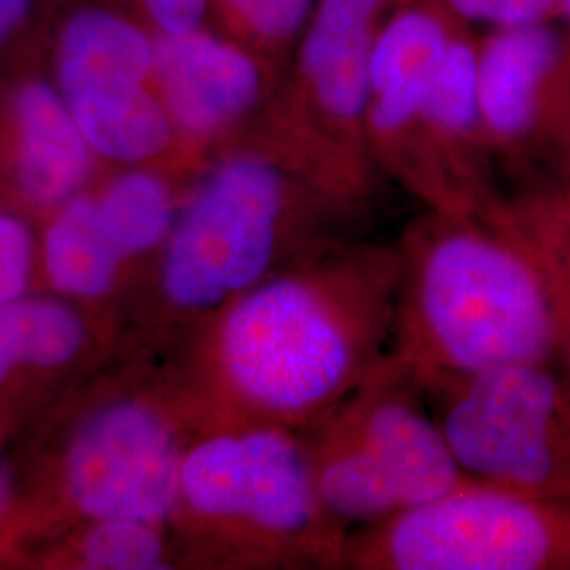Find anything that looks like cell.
<instances>
[{"mask_svg":"<svg viewBox=\"0 0 570 570\" xmlns=\"http://www.w3.org/2000/svg\"><path fill=\"white\" fill-rule=\"evenodd\" d=\"M397 279V244L330 245L207 317L184 383L214 421L303 431L387 355Z\"/></svg>","mask_w":570,"mask_h":570,"instance_id":"1","label":"cell"},{"mask_svg":"<svg viewBox=\"0 0 570 570\" xmlns=\"http://www.w3.org/2000/svg\"><path fill=\"white\" fill-rule=\"evenodd\" d=\"M389 355L428 395L515 364H556L550 305L503 223L428 207L397 242Z\"/></svg>","mask_w":570,"mask_h":570,"instance_id":"2","label":"cell"},{"mask_svg":"<svg viewBox=\"0 0 570 570\" xmlns=\"http://www.w3.org/2000/svg\"><path fill=\"white\" fill-rule=\"evenodd\" d=\"M209 423L184 379L164 387L110 385L87 400L23 471L18 560L82 522L127 518L171 527L184 452Z\"/></svg>","mask_w":570,"mask_h":570,"instance_id":"3","label":"cell"},{"mask_svg":"<svg viewBox=\"0 0 570 570\" xmlns=\"http://www.w3.org/2000/svg\"><path fill=\"white\" fill-rule=\"evenodd\" d=\"M351 204L322 184L294 186L268 159H226L178 209L157 254L161 305L212 317L266 277L338 244L334 226Z\"/></svg>","mask_w":570,"mask_h":570,"instance_id":"4","label":"cell"},{"mask_svg":"<svg viewBox=\"0 0 570 570\" xmlns=\"http://www.w3.org/2000/svg\"><path fill=\"white\" fill-rule=\"evenodd\" d=\"M174 527L292 567H345L348 530L327 513L305 435L275 423L214 421L186 446Z\"/></svg>","mask_w":570,"mask_h":570,"instance_id":"5","label":"cell"},{"mask_svg":"<svg viewBox=\"0 0 570 570\" xmlns=\"http://www.w3.org/2000/svg\"><path fill=\"white\" fill-rule=\"evenodd\" d=\"M346 569L570 570V501L469 482L346 539Z\"/></svg>","mask_w":570,"mask_h":570,"instance_id":"6","label":"cell"},{"mask_svg":"<svg viewBox=\"0 0 570 570\" xmlns=\"http://www.w3.org/2000/svg\"><path fill=\"white\" fill-rule=\"evenodd\" d=\"M425 397L469 478L570 501V389L556 364L497 367Z\"/></svg>","mask_w":570,"mask_h":570,"instance_id":"7","label":"cell"},{"mask_svg":"<svg viewBox=\"0 0 570 570\" xmlns=\"http://www.w3.org/2000/svg\"><path fill=\"white\" fill-rule=\"evenodd\" d=\"M155 42L138 26L108 11H79L61 28L58 91L94 155L138 165L159 157L176 127L153 77Z\"/></svg>","mask_w":570,"mask_h":570,"instance_id":"8","label":"cell"},{"mask_svg":"<svg viewBox=\"0 0 570 570\" xmlns=\"http://www.w3.org/2000/svg\"><path fill=\"white\" fill-rule=\"evenodd\" d=\"M387 0H320L301 77V153L306 174L348 199L367 188V94L376 21Z\"/></svg>","mask_w":570,"mask_h":570,"instance_id":"9","label":"cell"},{"mask_svg":"<svg viewBox=\"0 0 570 570\" xmlns=\"http://www.w3.org/2000/svg\"><path fill=\"white\" fill-rule=\"evenodd\" d=\"M478 102L494 161L551 155L570 112L569 42L546 23L499 28L478 42Z\"/></svg>","mask_w":570,"mask_h":570,"instance_id":"10","label":"cell"},{"mask_svg":"<svg viewBox=\"0 0 570 570\" xmlns=\"http://www.w3.org/2000/svg\"><path fill=\"white\" fill-rule=\"evenodd\" d=\"M400 511L473 482L459 465L428 397L391 355L341 402ZM397 511V513H400Z\"/></svg>","mask_w":570,"mask_h":570,"instance_id":"11","label":"cell"},{"mask_svg":"<svg viewBox=\"0 0 570 570\" xmlns=\"http://www.w3.org/2000/svg\"><path fill=\"white\" fill-rule=\"evenodd\" d=\"M91 308L35 289L0 306V444L47 410L91 360Z\"/></svg>","mask_w":570,"mask_h":570,"instance_id":"12","label":"cell"},{"mask_svg":"<svg viewBox=\"0 0 570 570\" xmlns=\"http://www.w3.org/2000/svg\"><path fill=\"white\" fill-rule=\"evenodd\" d=\"M463 21L442 0L402 9L376 32L370 53L367 142L374 159L406 183L421 91Z\"/></svg>","mask_w":570,"mask_h":570,"instance_id":"13","label":"cell"},{"mask_svg":"<svg viewBox=\"0 0 570 570\" xmlns=\"http://www.w3.org/2000/svg\"><path fill=\"white\" fill-rule=\"evenodd\" d=\"M7 122L4 171L16 204L45 216L81 193L96 155L58 87L41 79L21 82Z\"/></svg>","mask_w":570,"mask_h":570,"instance_id":"14","label":"cell"},{"mask_svg":"<svg viewBox=\"0 0 570 570\" xmlns=\"http://www.w3.org/2000/svg\"><path fill=\"white\" fill-rule=\"evenodd\" d=\"M153 79L176 131L190 138L216 136L239 121L263 91L256 61L197 30L155 42Z\"/></svg>","mask_w":570,"mask_h":570,"instance_id":"15","label":"cell"},{"mask_svg":"<svg viewBox=\"0 0 570 570\" xmlns=\"http://www.w3.org/2000/svg\"><path fill=\"white\" fill-rule=\"evenodd\" d=\"M127 266L91 193L81 190L42 216L37 289L94 308L119 289Z\"/></svg>","mask_w":570,"mask_h":570,"instance_id":"16","label":"cell"},{"mask_svg":"<svg viewBox=\"0 0 570 570\" xmlns=\"http://www.w3.org/2000/svg\"><path fill=\"white\" fill-rule=\"evenodd\" d=\"M505 226L529 254L550 305L556 367L570 389V184L558 174L505 199Z\"/></svg>","mask_w":570,"mask_h":570,"instance_id":"17","label":"cell"},{"mask_svg":"<svg viewBox=\"0 0 570 570\" xmlns=\"http://www.w3.org/2000/svg\"><path fill=\"white\" fill-rule=\"evenodd\" d=\"M26 560L42 569L75 570H165L178 562L169 527L127 518L61 530L28 551Z\"/></svg>","mask_w":570,"mask_h":570,"instance_id":"18","label":"cell"},{"mask_svg":"<svg viewBox=\"0 0 570 570\" xmlns=\"http://www.w3.org/2000/svg\"><path fill=\"white\" fill-rule=\"evenodd\" d=\"M96 197L104 225L112 233L125 258L131 263L159 254L178 207L161 176L129 169L112 178Z\"/></svg>","mask_w":570,"mask_h":570,"instance_id":"19","label":"cell"},{"mask_svg":"<svg viewBox=\"0 0 570 570\" xmlns=\"http://www.w3.org/2000/svg\"><path fill=\"white\" fill-rule=\"evenodd\" d=\"M39 285V226L11 197H0V306Z\"/></svg>","mask_w":570,"mask_h":570,"instance_id":"20","label":"cell"},{"mask_svg":"<svg viewBox=\"0 0 570 570\" xmlns=\"http://www.w3.org/2000/svg\"><path fill=\"white\" fill-rule=\"evenodd\" d=\"M461 21H489L499 28L537 26L562 16V0H442Z\"/></svg>","mask_w":570,"mask_h":570,"instance_id":"21","label":"cell"},{"mask_svg":"<svg viewBox=\"0 0 570 570\" xmlns=\"http://www.w3.org/2000/svg\"><path fill=\"white\" fill-rule=\"evenodd\" d=\"M235 16L261 37L287 39L305 23L313 0H225Z\"/></svg>","mask_w":570,"mask_h":570,"instance_id":"22","label":"cell"},{"mask_svg":"<svg viewBox=\"0 0 570 570\" xmlns=\"http://www.w3.org/2000/svg\"><path fill=\"white\" fill-rule=\"evenodd\" d=\"M23 469L0 444V562H13L20 548Z\"/></svg>","mask_w":570,"mask_h":570,"instance_id":"23","label":"cell"},{"mask_svg":"<svg viewBox=\"0 0 570 570\" xmlns=\"http://www.w3.org/2000/svg\"><path fill=\"white\" fill-rule=\"evenodd\" d=\"M207 0H146V9L164 35H188L204 20Z\"/></svg>","mask_w":570,"mask_h":570,"instance_id":"24","label":"cell"},{"mask_svg":"<svg viewBox=\"0 0 570 570\" xmlns=\"http://www.w3.org/2000/svg\"><path fill=\"white\" fill-rule=\"evenodd\" d=\"M30 0H0V42L4 41L28 13Z\"/></svg>","mask_w":570,"mask_h":570,"instance_id":"25","label":"cell"},{"mask_svg":"<svg viewBox=\"0 0 570 570\" xmlns=\"http://www.w3.org/2000/svg\"><path fill=\"white\" fill-rule=\"evenodd\" d=\"M551 157L558 164V176L570 184V112L569 119H567L560 136H558V142L553 146Z\"/></svg>","mask_w":570,"mask_h":570,"instance_id":"26","label":"cell"},{"mask_svg":"<svg viewBox=\"0 0 570 570\" xmlns=\"http://www.w3.org/2000/svg\"><path fill=\"white\" fill-rule=\"evenodd\" d=\"M562 16H567L570 20V0H562Z\"/></svg>","mask_w":570,"mask_h":570,"instance_id":"27","label":"cell"},{"mask_svg":"<svg viewBox=\"0 0 570 570\" xmlns=\"http://www.w3.org/2000/svg\"><path fill=\"white\" fill-rule=\"evenodd\" d=\"M569 49H570V41H569Z\"/></svg>","mask_w":570,"mask_h":570,"instance_id":"28","label":"cell"}]
</instances>
